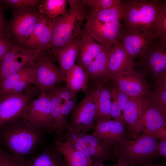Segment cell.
I'll list each match as a JSON object with an SVG mask.
<instances>
[{
	"mask_svg": "<svg viewBox=\"0 0 166 166\" xmlns=\"http://www.w3.org/2000/svg\"><path fill=\"white\" fill-rule=\"evenodd\" d=\"M0 128V138L7 151L24 157L36 150L46 132L21 116L2 125Z\"/></svg>",
	"mask_w": 166,
	"mask_h": 166,
	"instance_id": "1",
	"label": "cell"
},
{
	"mask_svg": "<svg viewBox=\"0 0 166 166\" xmlns=\"http://www.w3.org/2000/svg\"><path fill=\"white\" fill-rule=\"evenodd\" d=\"M121 2L124 30L156 32L157 22L166 10V0H124Z\"/></svg>",
	"mask_w": 166,
	"mask_h": 166,
	"instance_id": "2",
	"label": "cell"
},
{
	"mask_svg": "<svg viewBox=\"0 0 166 166\" xmlns=\"http://www.w3.org/2000/svg\"><path fill=\"white\" fill-rule=\"evenodd\" d=\"M69 8L63 14L51 19L52 37L51 49H58L74 40L80 34L86 9L79 0H68Z\"/></svg>",
	"mask_w": 166,
	"mask_h": 166,
	"instance_id": "3",
	"label": "cell"
},
{
	"mask_svg": "<svg viewBox=\"0 0 166 166\" xmlns=\"http://www.w3.org/2000/svg\"><path fill=\"white\" fill-rule=\"evenodd\" d=\"M159 139L151 135H141L134 140L125 139L114 147V157L129 164L141 165L156 157Z\"/></svg>",
	"mask_w": 166,
	"mask_h": 166,
	"instance_id": "4",
	"label": "cell"
},
{
	"mask_svg": "<svg viewBox=\"0 0 166 166\" xmlns=\"http://www.w3.org/2000/svg\"><path fill=\"white\" fill-rule=\"evenodd\" d=\"M135 65L152 77L154 87H166V41L158 38L149 45Z\"/></svg>",
	"mask_w": 166,
	"mask_h": 166,
	"instance_id": "5",
	"label": "cell"
},
{
	"mask_svg": "<svg viewBox=\"0 0 166 166\" xmlns=\"http://www.w3.org/2000/svg\"><path fill=\"white\" fill-rule=\"evenodd\" d=\"M58 136L59 138L70 143L94 162L103 163L112 160L114 157V146L91 133H72L65 130Z\"/></svg>",
	"mask_w": 166,
	"mask_h": 166,
	"instance_id": "6",
	"label": "cell"
},
{
	"mask_svg": "<svg viewBox=\"0 0 166 166\" xmlns=\"http://www.w3.org/2000/svg\"><path fill=\"white\" fill-rule=\"evenodd\" d=\"M46 51H33L18 45H12L0 64V82L32 65Z\"/></svg>",
	"mask_w": 166,
	"mask_h": 166,
	"instance_id": "7",
	"label": "cell"
},
{
	"mask_svg": "<svg viewBox=\"0 0 166 166\" xmlns=\"http://www.w3.org/2000/svg\"><path fill=\"white\" fill-rule=\"evenodd\" d=\"M42 17L38 9L13 11L6 34L12 45H19L24 41Z\"/></svg>",
	"mask_w": 166,
	"mask_h": 166,
	"instance_id": "8",
	"label": "cell"
},
{
	"mask_svg": "<svg viewBox=\"0 0 166 166\" xmlns=\"http://www.w3.org/2000/svg\"><path fill=\"white\" fill-rule=\"evenodd\" d=\"M97 119L96 106L89 90L72 112L65 130L84 133L93 131Z\"/></svg>",
	"mask_w": 166,
	"mask_h": 166,
	"instance_id": "9",
	"label": "cell"
},
{
	"mask_svg": "<svg viewBox=\"0 0 166 166\" xmlns=\"http://www.w3.org/2000/svg\"><path fill=\"white\" fill-rule=\"evenodd\" d=\"M33 66L34 73V85L40 93L47 92L57 84L65 81V77L60 67L46 53L36 61Z\"/></svg>",
	"mask_w": 166,
	"mask_h": 166,
	"instance_id": "10",
	"label": "cell"
},
{
	"mask_svg": "<svg viewBox=\"0 0 166 166\" xmlns=\"http://www.w3.org/2000/svg\"><path fill=\"white\" fill-rule=\"evenodd\" d=\"M37 91L33 87L20 93L0 96V126L21 116Z\"/></svg>",
	"mask_w": 166,
	"mask_h": 166,
	"instance_id": "11",
	"label": "cell"
},
{
	"mask_svg": "<svg viewBox=\"0 0 166 166\" xmlns=\"http://www.w3.org/2000/svg\"><path fill=\"white\" fill-rule=\"evenodd\" d=\"M108 83L116 87L129 97H147L151 93L144 75L133 69L114 76Z\"/></svg>",
	"mask_w": 166,
	"mask_h": 166,
	"instance_id": "12",
	"label": "cell"
},
{
	"mask_svg": "<svg viewBox=\"0 0 166 166\" xmlns=\"http://www.w3.org/2000/svg\"><path fill=\"white\" fill-rule=\"evenodd\" d=\"M51 110V103L48 93H40L37 98L30 103L21 117L50 133L52 124Z\"/></svg>",
	"mask_w": 166,
	"mask_h": 166,
	"instance_id": "13",
	"label": "cell"
},
{
	"mask_svg": "<svg viewBox=\"0 0 166 166\" xmlns=\"http://www.w3.org/2000/svg\"><path fill=\"white\" fill-rule=\"evenodd\" d=\"M123 28L119 20L105 22H86L81 34H88L100 44L116 45Z\"/></svg>",
	"mask_w": 166,
	"mask_h": 166,
	"instance_id": "14",
	"label": "cell"
},
{
	"mask_svg": "<svg viewBox=\"0 0 166 166\" xmlns=\"http://www.w3.org/2000/svg\"><path fill=\"white\" fill-rule=\"evenodd\" d=\"M165 124L166 109L150 103L131 133L134 137H137L140 134L152 135Z\"/></svg>",
	"mask_w": 166,
	"mask_h": 166,
	"instance_id": "15",
	"label": "cell"
},
{
	"mask_svg": "<svg viewBox=\"0 0 166 166\" xmlns=\"http://www.w3.org/2000/svg\"><path fill=\"white\" fill-rule=\"evenodd\" d=\"M158 38L154 33H147L123 29L119 42L133 61L136 57H141L148 46Z\"/></svg>",
	"mask_w": 166,
	"mask_h": 166,
	"instance_id": "16",
	"label": "cell"
},
{
	"mask_svg": "<svg viewBox=\"0 0 166 166\" xmlns=\"http://www.w3.org/2000/svg\"><path fill=\"white\" fill-rule=\"evenodd\" d=\"M34 83L33 65L27 67L0 82V96L19 93L28 90Z\"/></svg>",
	"mask_w": 166,
	"mask_h": 166,
	"instance_id": "17",
	"label": "cell"
},
{
	"mask_svg": "<svg viewBox=\"0 0 166 166\" xmlns=\"http://www.w3.org/2000/svg\"><path fill=\"white\" fill-rule=\"evenodd\" d=\"M92 81L89 90L96 106V122L111 119L112 98L109 85L108 83L100 80Z\"/></svg>",
	"mask_w": 166,
	"mask_h": 166,
	"instance_id": "18",
	"label": "cell"
},
{
	"mask_svg": "<svg viewBox=\"0 0 166 166\" xmlns=\"http://www.w3.org/2000/svg\"><path fill=\"white\" fill-rule=\"evenodd\" d=\"M125 125L123 122L118 120H98L91 134L115 146L125 139Z\"/></svg>",
	"mask_w": 166,
	"mask_h": 166,
	"instance_id": "19",
	"label": "cell"
},
{
	"mask_svg": "<svg viewBox=\"0 0 166 166\" xmlns=\"http://www.w3.org/2000/svg\"><path fill=\"white\" fill-rule=\"evenodd\" d=\"M135 66V62L120 42L114 45L109 61L105 82L108 83L112 77L119 73L133 69Z\"/></svg>",
	"mask_w": 166,
	"mask_h": 166,
	"instance_id": "20",
	"label": "cell"
},
{
	"mask_svg": "<svg viewBox=\"0 0 166 166\" xmlns=\"http://www.w3.org/2000/svg\"><path fill=\"white\" fill-rule=\"evenodd\" d=\"M150 104L146 97H128L123 111V117L125 125L130 133Z\"/></svg>",
	"mask_w": 166,
	"mask_h": 166,
	"instance_id": "21",
	"label": "cell"
},
{
	"mask_svg": "<svg viewBox=\"0 0 166 166\" xmlns=\"http://www.w3.org/2000/svg\"><path fill=\"white\" fill-rule=\"evenodd\" d=\"M105 46V45L97 43L90 35L81 34L76 60L77 65L85 71L89 64Z\"/></svg>",
	"mask_w": 166,
	"mask_h": 166,
	"instance_id": "22",
	"label": "cell"
},
{
	"mask_svg": "<svg viewBox=\"0 0 166 166\" xmlns=\"http://www.w3.org/2000/svg\"><path fill=\"white\" fill-rule=\"evenodd\" d=\"M80 36L60 48L50 49L51 53L58 61L60 68L65 77L75 65L78 52Z\"/></svg>",
	"mask_w": 166,
	"mask_h": 166,
	"instance_id": "23",
	"label": "cell"
},
{
	"mask_svg": "<svg viewBox=\"0 0 166 166\" xmlns=\"http://www.w3.org/2000/svg\"><path fill=\"white\" fill-rule=\"evenodd\" d=\"M114 47L113 45H105L104 49L89 64L85 71L89 79L92 81L100 80L106 82L105 78L109 61Z\"/></svg>",
	"mask_w": 166,
	"mask_h": 166,
	"instance_id": "24",
	"label": "cell"
},
{
	"mask_svg": "<svg viewBox=\"0 0 166 166\" xmlns=\"http://www.w3.org/2000/svg\"><path fill=\"white\" fill-rule=\"evenodd\" d=\"M26 166H67L55 144L45 147L36 155L26 159Z\"/></svg>",
	"mask_w": 166,
	"mask_h": 166,
	"instance_id": "25",
	"label": "cell"
},
{
	"mask_svg": "<svg viewBox=\"0 0 166 166\" xmlns=\"http://www.w3.org/2000/svg\"><path fill=\"white\" fill-rule=\"evenodd\" d=\"M55 144L67 166H91L94 163L91 158L68 142L58 138Z\"/></svg>",
	"mask_w": 166,
	"mask_h": 166,
	"instance_id": "26",
	"label": "cell"
},
{
	"mask_svg": "<svg viewBox=\"0 0 166 166\" xmlns=\"http://www.w3.org/2000/svg\"><path fill=\"white\" fill-rule=\"evenodd\" d=\"M51 103V126L50 133L55 132L58 135L66 129L67 124L64 121L61 113L59 104L58 85L49 90Z\"/></svg>",
	"mask_w": 166,
	"mask_h": 166,
	"instance_id": "27",
	"label": "cell"
},
{
	"mask_svg": "<svg viewBox=\"0 0 166 166\" xmlns=\"http://www.w3.org/2000/svg\"><path fill=\"white\" fill-rule=\"evenodd\" d=\"M122 3L112 8L101 10H86L85 20L87 22H105L122 20Z\"/></svg>",
	"mask_w": 166,
	"mask_h": 166,
	"instance_id": "28",
	"label": "cell"
},
{
	"mask_svg": "<svg viewBox=\"0 0 166 166\" xmlns=\"http://www.w3.org/2000/svg\"><path fill=\"white\" fill-rule=\"evenodd\" d=\"M52 37V20L48 19L42 28L24 48L41 52L46 51L51 49Z\"/></svg>",
	"mask_w": 166,
	"mask_h": 166,
	"instance_id": "29",
	"label": "cell"
},
{
	"mask_svg": "<svg viewBox=\"0 0 166 166\" xmlns=\"http://www.w3.org/2000/svg\"><path fill=\"white\" fill-rule=\"evenodd\" d=\"M66 86L76 95L78 91L83 90L86 93L89 79L85 71L78 65H75L65 76Z\"/></svg>",
	"mask_w": 166,
	"mask_h": 166,
	"instance_id": "30",
	"label": "cell"
},
{
	"mask_svg": "<svg viewBox=\"0 0 166 166\" xmlns=\"http://www.w3.org/2000/svg\"><path fill=\"white\" fill-rule=\"evenodd\" d=\"M67 0H43L38 10L43 17L49 19H55L67 10Z\"/></svg>",
	"mask_w": 166,
	"mask_h": 166,
	"instance_id": "31",
	"label": "cell"
},
{
	"mask_svg": "<svg viewBox=\"0 0 166 166\" xmlns=\"http://www.w3.org/2000/svg\"><path fill=\"white\" fill-rule=\"evenodd\" d=\"M7 8L13 11L38 9L43 0H1Z\"/></svg>",
	"mask_w": 166,
	"mask_h": 166,
	"instance_id": "32",
	"label": "cell"
},
{
	"mask_svg": "<svg viewBox=\"0 0 166 166\" xmlns=\"http://www.w3.org/2000/svg\"><path fill=\"white\" fill-rule=\"evenodd\" d=\"M82 6L90 10H101L113 7L121 3L120 0H79Z\"/></svg>",
	"mask_w": 166,
	"mask_h": 166,
	"instance_id": "33",
	"label": "cell"
},
{
	"mask_svg": "<svg viewBox=\"0 0 166 166\" xmlns=\"http://www.w3.org/2000/svg\"><path fill=\"white\" fill-rule=\"evenodd\" d=\"M24 156L17 155L0 147V166H26Z\"/></svg>",
	"mask_w": 166,
	"mask_h": 166,
	"instance_id": "34",
	"label": "cell"
},
{
	"mask_svg": "<svg viewBox=\"0 0 166 166\" xmlns=\"http://www.w3.org/2000/svg\"><path fill=\"white\" fill-rule=\"evenodd\" d=\"M147 97L150 103L166 109V90L155 89Z\"/></svg>",
	"mask_w": 166,
	"mask_h": 166,
	"instance_id": "35",
	"label": "cell"
},
{
	"mask_svg": "<svg viewBox=\"0 0 166 166\" xmlns=\"http://www.w3.org/2000/svg\"><path fill=\"white\" fill-rule=\"evenodd\" d=\"M77 105V100L75 96L65 104L61 106V112L62 118L67 124L68 122V118Z\"/></svg>",
	"mask_w": 166,
	"mask_h": 166,
	"instance_id": "36",
	"label": "cell"
},
{
	"mask_svg": "<svg viewBox=\"0 0 166 166\" xmlns=\"http://www.w3.org/2000/svg\"><path fill=\"white\" fill-rule=\"evenodd\" d=\"M59 104L61 106L66 103L76 96L66 86L58 85Z\"/></svg>",
	"mask_w": 166,
	"mask_h": 166,
	"instance_id": "37",
	"label": "cell"
},
{
	"mask_svg": "<svg viewBox=\"0 0 166 166\" xmlns=\"http://www.w3.org/2000/svg\"><path fill=\"white\" fill-rule=\"evenodd\" d=\"M156 33L159 38L166 41V10L163 12L157 22Z\"/></svg>",
	"mask_w": 166,
	"mask_h": 166,
	"instance_id": "38",
	"label": "cell"
},
{
	"mask_svg": "<svg viewBox=\"0 0 166 166\" xmlns=\"http://www.w3.org/2000/svg\"><path fill=\"white\" fill-rule=\"evenodd\" d=\"M6 9V6L0 0V37L6 35L9 22L4 16V12Z\"/></svg>",
	"mask_w": 166,
	"mask_h": 166,
	"instance_id": "39",
	"label": "cell"
},
{
	"mask_svg": "<svg viewBox=\"0 0 166 166\" xmlns=\"http://www.w3.org/2000/svg\"><path fill=\"white\" fill-rule=\"evenodd\" d=\"M12 45L6 35L0 37V61L10 49Z\"/></svg>",
	"mask_w": 166,
	"mask_h": 166,
	"instance_id": "40",
	"label": "cell"
},
{
	"mask_svg": "<svg viewBox=\"0 0 166 166\" xmlns=\"http://www.w3.org/2000/svg\"><path fill=\"white\" fill-rule=\"evenodd\" d=\"M166 157V139L160 140L158 146L156 157Z\"/></svg>",
	"mask_w": 166,
	"mask_h": 166,
	"instance_id": "41",
	"label": "cell"
},
{
	"mask_svg": "<svg viewBox=\"0 0 166 166\" xmlns=\"http://www.w3.org/2000/svg\"><path fill=\"white\" fill-rule=\"evenodd\" d=\"M159 140L166 139V124L160 128L152 135Z\"/></svg>",
	"mask_w": 166,
	"mask_h": 166,
	"instance_id": "42",
	"label": "cell"
},
{
	"mask_svg": "<svg viewBox=\"0 0 166 166\" xmlns=\"http://www.w3.org/2000/svg\"><path fill=\"white\" fill-rule=\"evenodd\" d=\"M124 162L117 161V163L114 165L111 166H122ZM91 166H107L103 164V162H94Z\"/></svg>",
	"mask_w": 166,
	"mask_h": 166,
	"instance_id": "43",
	"label": "cell"
},
{
	"mask_svg": "<svg viewBox=\"0 0 166 166\" xmlns=\"http://www.w3.org/2000/svg\"><path fill=\"white\" fill-rule=\"evenodd\" d=\"M141 166H159V165L155 164L152 162V161L148 162L145 163L141 165Z\"/></svg>",
	"mask_w": 166,
	"mask_h": 166,
	"instance_id": "44",
	"label": "cell"
},
{
	"mask_svg": "<svg viewBox=\"0 0 166 166\" xmlns=\"http://www.w3.org/2000/svg\"><path fill=\"white\" fill-rule=\"evenodd\" d=\"M122 166H136V165H130V164H129L127 163L124 162V164L122 165Z\"/></svg>",
	"mask_w": 166,
	"mask_h": 166,
	"instance_id": "45",
	"label": "cell"
},
{
	"mask_svg": "<svg viewBox=\"0 0 166 166\" xmlns=\"http://www.w3.org/2000/svg\"><path fill=\"white\" fill-rule=\"evenodd\" d=\"M0 63H1V61H0Z\"/></svg>",
	"mask_w": 166,
	"mask_h": 166,
	"instance_id": "46",
	"label": "cell"
}]
</instances>
